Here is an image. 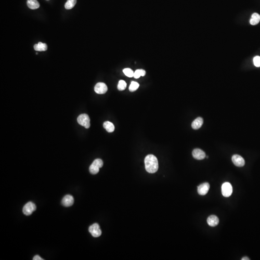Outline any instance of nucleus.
I'll list each match as a JSON object with an SVG mask.
<instances>
[{
	"label": "nucleus",
	"instance_id": "obj_1",
	"mask_svg": "<svg viewBox=\"0 0 260 260\" xmlns=\"http://www.w3.org/2000/svg\"><path fill=\"white\" fill-rule=\"evenodd\" d=\"M144 164L146 170L149 173H155L158 170V161L153 155H148L146 156L144 159Z\"/></svg>",
	"mask_w": 260,
	"mask_h": 260
},
{
	"label": "nucleus",
	"instance_id": "obj_2",
	"mask_svg": "<svg viewBox=\"0 0 260 260\" xmlns=\"http://www.w3.org/2000/svg\"><path fill=\"white\" fill-rule=\"evenodd\" d=\"M103 166V162L102 159H97L93 161L89 167V171L92 174H97L99 171V169Z\"/></svg>",
	"mask_w": 260,
	"mask_h": 260
},
{
	"label": "nucleus",
	"instance_id": "obj_3",
	"mask_svg": "<svg viewBox=\"0 0 260 260\" xmlns=\"http://www.w3.org/2000/svg\"><path fill=\"white\" fill-rule=\"evenodd\" d=\"M77 121L79 124L84 126L86 129L90 127V119L88 115L82 114L78 117Z\"/></svg>",
	"mask_w": 260,
	"mask_h": 260
},
{
	"label": "nucleus",
	"instance_id": "obj_4",
	"mask_svg": "<svg viewBox=\"0 0 260 260\" xmlns=\"http://www.w3.org/2000/svg\"><path fill=\"white\" fill-rule=\"evenodd\" d=\"M233 192V188L231 184L228 182H225L221 186V193L224 197H229Z\"/></svg>",
	"mask_w": 260,
	"mask_h": 260
},
{
	"label": "nucleus",
	"instance_id": "obj_5",
	"mask_svg": "<svg viewBox=\"0 0 260 260\" xmlns=\"http://www.w3.org/2000/svg\"><path fill=\"white\" fill-rule=\"evenodd\" d=\"M36 210V206L33 202H29L25 204L23 208V213L27 216H29Z\"/></svg>",
	"mask_w": 260,
	"mask_h": 260
},
{
	"label": "nucleus",
	"instance_id": "obj_6",
	"mask_svg": "<svg viewBox=\"0 0 260 260\" xmlns=\"http://www.w3.org/2000/svg\"><path fill=\"white\" fill-rule=\"evenodd\" d=\"M89 231L91 233L92 236L95 238H98L102 234V231L100 228L99 225L96 223L93 224L89 227Z\"/></svg>",
	"mask_w": 260,
	"mask_h": 260
},
{
	"label": "nucleus",
	"instance_id": "obj_7",
	"mask_svg": "<svg viewBox=\"0 0 260 260\" xmlns=\"http://www.w3.org/2000/svg\"><path fill=\"white\" fill-rule=\"evenodd\" d=\"M232 161L235 165L237 167H243L245 165V162L244 159L239 155H234L232 158Z\"/></svg>",
	"mask_w": 260,
	"mask_h": 260
},
{
	"label": "nucleus",
	"instance_id": "obj_8",
	"mask_svg": "<svg viewBox=\"0 0 260 260\" xmlns=\"http://www.w3.org/2000/svg\"><path fill=\"white\" fill-rule=\"evenodd\" d=\"M95 91L98 94H104L107 91V87L103 82H99L95 86Z\"/></svg>",
	"mask_w": 260,
	"mask_h": 260
},
{
	"label": "nucleus",
	"instance_id": "obj_9",
	"mask_svg": "<svg viewBox=\"0 0 260 260\" xmlns=\"http://www.w3.org/2000/svg\"><path fill=\"white\" fill-rule=\"evenodd\" d=\"M209 184L208 183H204L200 184L198 187V192L199 194L201 196L206 195L210 189Z\"/></svg>",
	"mask_w": 260,
	"mask_h": 260
},
{
	"label": "nucleus",
	"instance_id": "obj_10",
	"mask_svg": "<svg viewBox=\"0 0 260 260\" xmlns=\"http://www.w3.org/2000/svg\"><path fill=\"white\" fill-rule=\"evenodd\" d=\"M74 201V199L73 197L70 195H67L63 198L61 203L64 206L69 207L71 206L73 204Z\"/></svg>",
	"mask_w": 260,
	"mask_h": 260
},
{
	"label": "nucleus",
	"instance_id": "obj_11",
	"mask_svg": "<svg viewBox=\"0 0 260 260\" xmlns=\"http://www.w3.org/2000/svg\"><path fill=\"white\" fill-rule=\"evenodd\" d=\"M193 157L195 159L198 160H202L204 159L206 157V154L203 150L200 149L196 148L192 152Z\"/></svg>",
	"mask_w": 260,
	"mask_h": 260
},
{
	"label": "nucleus",
	"instance_id": "obj_12",
	"mask_svg": "<svg viewBox=\"0 0 260 260\" xmlns=\"http://www.w3.org/2000/svg\"><path fill=\"white\" fill-rule=\"evenodd\" d=\"M207 221L210 227H215L219 224V218L215 215H210L208 217Z\"/></svg>",
	"mask_w": 260,
	"mask_h": 260
},
{
	"label": "nucleus",
	"instance_id": "obj_13",
	"mask_svg": "<svg viewBox=\"0 0 260 260\" xmlns=\"http://www.w3.org/2000/svg\"><path fill=\"white\" fill-rule=\"evenodd\" d=\"M203 119L200 117L196 119L192 123V128L194 130H198L200 128L203 124Z\"/></svg>",
	"mask_w": 260,
	"mask_h": 260
},
{
	"label": "nucleus",
	"instance_id": "obj_14",
	"mask_svg": "<svg viewBox=\"0 0 260 260\" xmlns=\"http://www.w3.org/2000/svg\"><path fill=\"white\" fill-rule=\"evenodd\" d=\"M27 4L28 7L33 10L38 9L40 7V4L37 0H27Z\"/></svg>",
	"mask_w": 260,
	"mask_h": 260
},
{
	"label": "nucleus",
	"instance_id": "obj_15",
	"mask_svg": "<svg viewBox=\"0 0 260 260\" xmlns=\"http://www.w3.org/2000/svg\"><path fill=\"white\" fill-rule=\"evenodd\" d=\"M34 50L36 51H45L47 50V45L46 44L39 42L38 44H36L34 46Z\"/></svg>",
	"mask_w": 260,
	"mask_h": 260
},
{
	"label": "nucleus",
	"instance_id": "obj_16",
	"mask_svg": "<svg viewBox=\"0 0 260 260\" xmlns=\"http://www.w3.org/2000/svg\"><path fill=\"white\" fill-rule=\"evenodd\" d=\"M260 16L259 14L255 13L251 16V19H250V24L251 25H256L260 22Z\"/></svg>",
	"mask_w": 260,
	"mask_h": 260
},
{
	"label": "nucleus",
	"instance_id": "obj_17",
	"mask_svg": "<svg viewBox=\"0 0 260 260\" xmlns=\"http://www.w3.org/2000/svg\"><path fill=\"white\" fill-rule=\"evenodd\" d=\"M103 127L108 133H112L115 130V126L112 122L106 121L103 124Z\"/></svg>",
	"mask_w": 260,
	"mask_h": 260
},
{
	"label": "nucleus",
	"instance_id": "obj_18",
	"mask_svg": "<svg viewBox=\"0 0 260 260\" xmlns=\"http://www.w3.org/2000/svg\"><path fill=\"white\" fill-rule=\"evenodd\" d=\"M77 3V0H67L65 4V7L66 9L70 10L74 7Z\"/></svg>",
	"mask_w": 260,
	"mask_h": 260
},
{
	"label": "nucleus",
	"instance_id": "obj_19",
	"mask_svg": "<svg viewBox=\"0 0 260 260\" xmlns=\"http://www.w3.org/2000/svg\"><path fill=\"white\" fill-rule=\"evenodd\" d=\"M146 71L143 70H137L134 72L133 77L136 79H138L141 76H144L146 75Z\"/></svg>",
	"mask_w": 260,
	"mask_h": 260
},
{
	"label": "nucleus",
	"instance_id": "obj_20",
	"mask_svg": "<svg viewBox=\"0 0 260 260\" xmlns=\"http://www.w3.org/2000/svg\"><path fill=\"white\" fill-rule=\"evenodd\" d=\"M139 84L138 83H137V82H136V81H132L131 82V84L130 85L129 89L130 92H135V91L137 90V89L139 88Z\"/></svg>",
	"mask_w": 260,
	"mask_h": 260
},
{
	"label": "nucleus",
	"instance_id": "obj_21",
	"mask_svg": "<svg viewBox=\"0 0 260 260\" xmlns=\"http://www.w3.org/2000/svg\"><path fill=\"white\" fill-rule=\"evenodd\" d=\"M127 87V84L123 80H120L118 85V89L119 91H123Z\"/></svg>",
	"mask_w": 260,
	"mask_h": 260
},
{
	"label": "nucleus",
	"instance_id": "obj_22",
	"mask_svg": "<svg viewBox=\"0 0 260 260\" xmlns=\"http://www.w3.org/2000/svg\"><path fill=\"white\" fill-rule=\"evenodd\" d=\"M123 72L126 76L128 77H133L134 75V72L131 69L129 68H126L123 70Z\"/></svg>",
	"mask_w": 260,
	"mask_h": 260
},
{
	"label": "nucleus",
	"instance_id": "obj_23",
	"mask_svg": "<svg viewBox=\"0 0 260 260\" xmlns=\"http://www.w3.org/2000/svg\"><path fill=\"white\" fill-rule=\"evenodd\" d=\"M253 63L255 67H260V56H256L253 59Z\"/></svg>",
	"mask_w": 260,
	"mask_h": 260
},
{
	"label": "nucleus",
	"instance_id": "obj_24",
	"mask_svg": "<svg viewBox=\"0 0 260 260\" xmlns=\"http://www.w3.org/2000/svg\"><path fill=\"white\" fill-rule=\"evenodd\" d=\"M33 260H44V259H42L41 257L39 256V255H35V256L33 258Z\"/></svg>",
	"mask_w": 260,
	"mask_h": 260
},
{
	"label": "nucleus",
	"instance_id": "obj_25",
	"mask_svg": "<svg viewBox=\"0 0 260 260\" xmlns=\"http://www.w3.org/2000/svg\"><path fill=\"white\" fill-rule=\"evenodd\" d=\"M242 260H250V259H249V258L246 257H243L242 258Z\"/></svg>",
	"mask_w": 260,
	"mask_h": 260
}]
</instances>
